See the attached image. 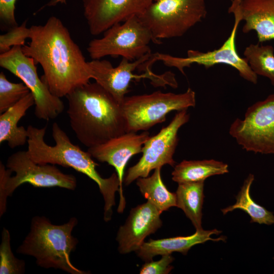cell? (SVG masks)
Masks as SVG:
<instances>
[{
  "instance_id": "d6986e66",
  "label": "cell",
  "mask_w": 274,
  "mask_h": 274,
  "mask_svg": "<svg viewBox=\"0 0 274 274\" xmlns=\"http://www.w3.org/2000/svg\"><path fill=\"white\" fill-rule=\"evenodd\" d=\"M35 105V99L30 92L14 106L0 116V143L7 142L13 149L23 146L28 140V131L18 123L30 107Z\"/></svg>"
},
{
  "instance_id": "3957f363",
  "label": "cell",
  "mask_w": 274,
  "mask_h": 274,
  "mask_svg": "<svg viewBox=\"0 0 274 274\" xmlns=\"http://www.w3.org/2000/svg\"><path fill=\"white\" fill-rule=\"evenodd\" d=\"M27 129V151L30 158L40 164H57L71 167L94 181L104 200V219L106 222L110 221L115 205V193L119 191L120 188L117 173H113L108 178H102L96 169L99 164L92 159L89 153L73 144L56 122L52 125V136L55 143L53 146L48 145L44 140L47 126L39 128L30 125Z\"/></svg>"
},
{
  "instance_id": "f1b7e54d",
  "label": "cell",
  "mask_w": 274,
  "mask_h": 274,
  "mask_svg": "<svg viewBox=\"0 0 274 274\" xmlns=\"http://www.w3.org/2000/svg\"><path fill=\"white\" fill-rule=\"evenodd\" d=\"M16 2V0H0L1 20L11 27L17 26L15 16Z\"/></svg>"
},
{
  "instance_id": "7c38bea8",
  "label": "cell",
  "mask_w": 274,
  "mask_h": 274,
  "mask_svg": "<svg viewBox=\"0 0 274 274\" xmlns=\"http://www.w3.org/2000/svg\"><path fill=\"white\" fill-rule=\"evenodd\" d=\"M189 118L187 110L178 111L166 126L155 135L150 136L143 147L142 157L126 172L124 179L126 185L139 178L148 177L152 170L165 164L175 166L173 156L179 141L178 132Z\"/></svg>"
},
{
  "instance_id": "83f0119b",
  "label": "cell",
  "mask_w": 274,
  "mask_h": 274,
  "mask_svg": "<svg viewBox=\"0 0 274 274\" xmlns=\"http://www.w3.org/2000/svg\"><path fill=\"white\" fill-rule=\"evenodd\" d=\"M174 260L171 254L162 255L161 258L156 261L151 260L146 262L140 270V274H167L173 269L170 263Z\"/></svg>"
},
{
  "instance_id": "f546056e",
  "label": "cell",
  "mask_w": 274,
  "mask_h": 274,
  "mask_svg": "<svg viewBox=\"0 0 274 274\" xmlns=\"http://www.w3.org/2000/svg\"><path fill=\"white\" fill-rule=\"evenodd\" d=\"M58 4H66V0H50L45 5H44L43 7H42L39 9V11L41 10L42 9H43L44 8H45L46 7L55 6Z\"/></svg>"
},
{
  "instance_id": "ba28073f",
  "label": "cell",
  "mask_w": 274,
  "mask_h": 274,
  "mask_svg": "<svg viewBox=\"0 0 274 274\" xmlns=\"http://www.w3.org/2000/svg\"><path fill=\"white\" fill-rule=\"evenodd\" d=\"M151 42L154 43L150 30L138 16H133L110 27L101 38L90 41L87 51L92 60L120 56L134 61L151 52Z\"/></svg>"
},
{
  "instance_id": "7a4b0ae2",
  "label": "cell",
  "mask_w": 274,
  "mask_h": 274,
  "mask_svg": "<svg viewBox=\"0 0 274 274\" xmlns=\"http://www.w3.org/2000/svg\"><path fill=\"white\" fill-rule=\"evenodd\" d=\"M65 97L71 127L88 148L127 132L121 105L96 82L80 86Z\"/></svg>"
},
{
  "instance_id": "44dd1931",
  "label": "cell",
  "mask_w": 274,
  "mask_h": 274,
  "mask_svg": "<svg viewBox=\"0 0 274 274\" xmlns=\"http://www.w3.org/2000/svg\"><path fill=\"white\" fill-rule=\"evenodd\" d=\"M204 181L178 183L177 207L191 220L196 230L203 229L201 226L203 202Z\"/></svg>"
},
{
  "instance_id": "6da1fadb",
  "label": "cell",
  "mask_w": 274,
  "mask_h": 274,
  "mask_svg": "<svg viewBox=\"0 0 274 274\" xmlns=\"http://www.w3.org/2000/svg\"><path fill=\"white\" fill-rule=\"evenodd\" d=\"M30 39L22 46L25 55L42 66L41 79L60 98L89 82L92 75L80 47L60 19L49 17L44 25L29 27Z\"/></svg>"
},
{
  "instance_id": "8992f818",
  "label": "cell",
  "mask_w": 274,
  "mask_h": 274,
  "mask_svg": "<svg viewBox=\"0 0 274 274\" xmlns=\"http://www.w3.org/2000/svg\"><path fill=\"white\" fill-rule=\"evenodd\" d=\"M207 15L204 0H156L138 16L158 44L183 36Z\"/></svg>"
},
{
  "instance_id": "4fadbf2b",
  "label": "cell",
  "mask_w": 274,
  "mask_h": 274,
  "mask_svg": "<svg viewBox=\"0 0 274 274\" xmlns=\"http://www.w3.org/2000/svg\"><path fill=\"white\" fill-rule=\"evenodd\" d=\"M233 16L234 22L231 32L219 48L206 52L189 50L185 57L157 52L154 53L156 61H161L167 66L175 67L184 75V68L190 67L193 64L202 65L206 68L217 64H225L236 69L243 79L256 84L257 83V75L251 70L246 59L241 57L237 52L236 36L241 20L238 16Z\"/></svg>"
},
{
  "instance_id": "603a6c76",
  "label": "cell",
  "mask_w": 274,
  "mask_h": 274,
  "mask_svg": "<svg viewBox=\"0 0 274 274\" xmlns=\"http://www.w3.org/2000/svg\"><path fill=\"white\" fill-rule=\"evenodd\" d=\"M254 180L253 174H249L236 196L235 203L221 210L224 215L235 209H241L251 217V223L260 224H274V215L263 207L255 202L250 195V188Z\"/></svg>"
},
{
  "instance_id": "9c48e42d",
  "label": "cell",
  "mask_w": 274,
  "mask_h": 274,
  "mask_svg": "<svg viewBox=\"0 0 274 274\" xmlns=\"http://www.w3.org/2000/svg\"><path fill=\"white\" fill-rule=\"evenodd\" d=\"M152 55L151 52L149 53L134 61L122 58L116 67H114L107 60L93 59L88 61V63L91 70L92 79H94L121 105L128 92L129 84L133 79L147 78L151 81L153 85L156 86L165 87L169 85L173 88L178 87L175 75L170 72L157 75L150 68L141 75L134 74V71L147 61Z\"/></svg>"
},
{
  "instance_id": "2e32d148",
  "label": "cell",
  "mask_w": 274,
  "mask_h": 274,
  "mask_svg": "<svg viewBox=\"0 0 274 274\" xmlns=\"http://www.w3.org/2000/svg\"><path fill=\"white\" fill-rule=\"evenodd\" d=\"M161 214L148 201L132 208L125 224L119 227L117 234L119 252L124 254L139 249L147 236L161 227Z\"/></svg>"
},
{
  "instance_id": "4dcf8cb0",
  "label": "cell",
  "mask_w": 274,
  "mask_h": 274,
  "mask_svg": "<svg viewBox=\"0 0 274 274\" xmlns=\"http://www.w3.org/2000/svg\"><path fill=\"white\" fill-rule=\"evenodd\" d=\"M273 259H274V257H273ZM273 273H274V271H273Z\"/></svg>"
},
{
  "instance_id": "5b68a950",
  "label": "cell",
  "mask_w": 274,
  "mask_h": 274,
  "mask_svg": "<svg viewBox=\"0 0 274 274\" xmlns=\"http://www.w3.org/2000/svg\"><path fill=\"white\" fill-rule=\"evenodd\" d=\"M24 183L35 187H58L71 190L77 187L74 175L63 173L54 164L36 163L27 150L17 151L8 157L6 166L0 162L1 217L6 212L7 198Z\"/></svg>"
},
{
  "instance_id": "ffe728a7",
  "label": "cell",
  "mask_w": 274,
  "mask_h": 274,
  "mask_svg": "<svg viewBox=\"0 0 274 274\" xmlns=\"http://www.w3.org/2000/svg\"><path fill=\"white\" fill-rule=\"evenodd\" d=\"M228 173V165L214 159L183 160L174 167L172 180L178 183L204 181L207 178Z\"/></svg>"
},
{
  "instance_id": "484cf974",
  "label": "cell",
  "mask_w": 274,
  "mask_h": 274,
  "mask_svg": "<svg viewBox=\"0 0 274 274\" xmlns=\"http://www.w3.org/2000/svg\"><path fill=\"white\" fill-rule=\"evenodd\" d=\"M30 92L24 83L10 82L5 74L0 73V113L6 111Z\"/></svg>"
},
{
  "instance_id": "e0dca14e",
  "label": "cell",
  "mask_w": 274,
  "mask_h": 274,
  "mask_svg": "<svg viewBox=\"0 0 274 274\" xmlns=\"http://www.w3.org/2000/svg\"><path fill=\"white\" fill-rule=\"evenodd\" d=\"M228 13L245 21L243 32L256 31L258 43L274 40V0H232Z\"/></svg>"
},
{
  "instance_id": "1f68e13d",
  "label": "cell",
  "mask_w": 274,
  "mask_h": 274,
  "mask_svg": "<svg viewBox=\"0 0 274 274\" xmlns=\"http://www.w3.org/2000/svg\"><path fill=\"white\" fill-rule=\"evenodd\" d=\"M153 1H156V0H153Z\"/></svg>"
},
{
  "instance_id": "7402d4cb",
  "label": "cell",
  "mask_w": 274,
  "mask_h": 274,
  "mask_svg": "<svg viewBox=\"0 0 274 274\" xmlns=\"http://www.w3.org/2000/svg\"><path fill=\"white\" fill-rule=\"evenodd\" d=\"M161 168L154 169L150 177L139 178L136 184L142 195L162 213L177 207V202L176 193L170 192L162 181Z\"/></svg>"
},
{
  "instance_id": "5bb4252c",
  "label": "cell",
  "mask_w": 274,
  "mask_h": 274,
  "mask_svg": "<svg viewBox=\"0 0 274 274\" xmlns=\"http://www.w3.org/2000/svg\"><path fill=\"white\" fill-rule=\"evenodd\" d=\"M153 0H82L90 34L104 33L113 25L142 14Z\"/></svg>"
},
{
  "instance_id": "cb8c5ba5",
  "label": "cell",
  "mask_w": 274,
  "mask_h": 274,
  "mask_svg": "<svg viewBox=\"0 0 274 274\" xmlns=\"http://www.w3.org/2000/svg\"><path fill=\"white\" fill-rule=\"evenodd\" d=\"M248 64L257 75L269 79L274 86V48L271 45L250 44L244 52Z\"/></svg>"
},
{
  "instance_id": "9a60e30c",
  "label": "cell",
  "mask_w": 274,
  "mask_h": 274,
  "mask_svg": "<svg viewBox=\"0 0 274 274\" xmlns=\"http://www.w3.org/2000/svg\"><path fill=\"white\" fill-rule=\"evenodd\" d=\"M149 138L148 131L140 134L128 132L105 143L88 148L87 151L92 157L99 162L108 163L116 170L120 183V200L117 209L119 213L123 212L126 204L122 189L126 165L132 156L142 152L143 147Z\"/></svg>"
},
{
  "instance_id": "d4e9b609",
  "label": "cell",
  "mask_w": 274,
  "mask_h": 274,
  "mask_svg": "<svg viewBox=\"0 0 274 274\" xmlns=\"http://www.w3.org/2000/svg\"><path fill=\"white\" fill-rule=\"evenodd\" d=\"M25 271V263L14 256L11 246L10 232L4 227L0 245V274H23Z\"/></svg>"
},
{
  "instance_id": "4316f807",
  "label": "cell",
  "mask_w": 274,
  "mask_h": 274,
  "mask_svg": "<svg viewBox=\"0 0 274 274\" xmlns=\"http://www.w3.org/2000/svg\"><path fill=\"white\" fill-rule=\"evenodd\" d=\"M26 21L19 26L11 27L6 33L0 36L1 54L9 51L15 46L24 45L26 39L29 38V28L26 27Z\"/></svg>"
},
{
  "instance_id": "52a82bcc",
  "label": "cell",
  "mask_w": 274,
  "mask_h": 274,
  "mask_svg": "<svg viewBox=\"0 0 274 274\" xmlns=\"http://www.w3.org/2000/svg\"><path fill=\"white\" fill-rule=\"evenodd\" d=\"M195 92L190 88L176 94L157 91L150 94L126 96L121 104L128 132L147 130L166 120L167 114L193 107Z\"/></svg>"
},
{
  "instance_id": "30bf717a",
  "label": "cell",
  "mask_w": 274,
  "mask_h": 274,
  "mask_svg": "<svg viewBox=\"0 0 274 274\" xmlns=\"http://www.w3.org/2000/svg\"><path fill=\"white\" fill-rule=\"evenodd\" d=\"M229 133L247 151L274 154V94L249 107L236 119Z\"/></svg>"
},
{
  "instance_id": "8fae6325",
  "label": "cell",
  "mask_w": 274,
  "mask_h": 274,
  "mask_svg": "<svg viewBox=\"0 0 274 274\" xmlns=\"http://www.w3.org/2000/svg\"><path fill=\"white\" fill-rule=\"evenodd\" d=\"M0 66L20 78L29 88L34 97L35 115L38 118L53 119L63 112V102L39 77L35 60L24 54L21 46H13L1 53Z\"/></svg>"
},
{
  "instance_id": "ac0fdd59",
  "label": "cell",
  "mask_w": 274,
  "mask_h": 274,
  "mask_svg": "<svg viewBox=\"0 0 274 274\" xmlns=\"http://www.w3.org/2000/svg\"><path fill=\"white\" fill-rule=\"evenodd\" d=\"M221 232L216 229L210 230H196L190 235L176 236L159 239H152L144 242L135 253L137 255L145 262L153 260V258L157 255L171 254L173 252H180L186 255L188 251L194 246L203 244L208 241H225L226 237L221 236L214 238L211 236L213 234L218 235Z\"/></svg>"
},
{
  "instance_id": "277c9868",
  "label": "cell",
  "mask_w": 274,
  "mask_h": 274,
  "mask_svg": "<svg viewBox=\"0 0 274 274\" xmlns=\"http://www.w3.org/2000/svg\"><path fill=\"white\" fill-rule=\"evenodd\" d=\"M78 223L76 217H72L64 224L55 225L45 216H36L16 253L34 257L37 264L44 268L59 269L71 274L89 273L75 267L70 259L79 242L72 235Z\"/></svg>"
}]
</instances>
